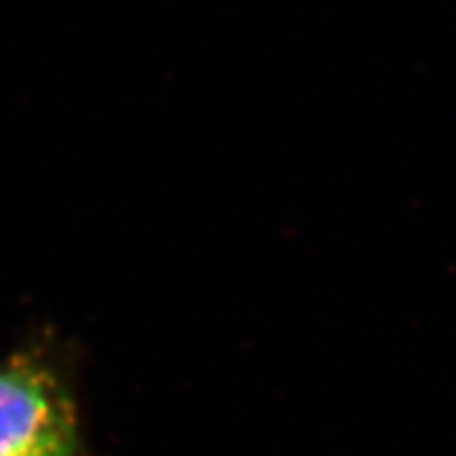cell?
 Returning a JSON list of instances; mask_svg holds the SVG:
<instances>
[{"instance_id":"1","label":"cell","mask_w":456,"mask_h":456,"mask_svg":"<svg viewBox=\"0 0 456 456\" xmlns=\"http://www.w3.org/2000/svg\"><path fill=\"white\" fill-rule=\"evenodd\" d=\"M0 456H89L77 395L41 347L0 360Z\"/></svg>"}]
</instances>
